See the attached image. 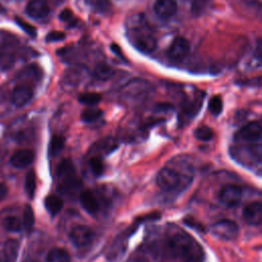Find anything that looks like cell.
Wrapping results in <instances>:
<instances>
[{
	"label": "cell",
	"instance_id": "1",
	"mask_svg": "<svg viewBox=\"0 0 262 262\" xmlns=\"http://www.w3.org/2000/svg\"><path fill=\"white\" fill-rule=\"evenodd\" d=\"M168 248L175 262H203L204 251L201 245L185 231L170 234Z\"/></svg>",
	"mask_w": 262,
	"mask_h": 262
},
{
	"label": "cell",
	"instance_id": "2",
	"mask_svg": "<svg viewBox=\"0 0 262 262\" xmlns=\"http://www.w3.org/2000/svg\"><path fill=\"white\" fill-rule=\"evenodd\" d=\"M128 36L132 45L142 53H150L157 47V39L142 14L130 17Z\"/></svg>",
	"mask_w": 262,
	"mask_h": 262
},
{
	"label": "cell",
	"instance_id": "3",
	"mask_svg": "<svg viewBox=\"0 0 262 262\" xmlns=\"http://www.w3.org/2000/svg\"><path fill=\"white\" fill-rule=\"evenodd\" d=\"M190 177V175H184L173 168L165 167L159 172L157 183L165 191H174L186 186Z\"/></svg>",
	"mask_w": 262,
	"mask_h": 262
},
{
	"label": "cell",
	"instance_id": "4",
	"mask_svg": "<svg viewBox=\"0 0 262 262\" xmlns=\"http://www.w3.org/2000/svg\"><path fill=\"white\" fill-rule=\"evenodd\" d=\"M57 178L58 190L61 193H69L72 190H76V188L80 185L75 168L69 160H64L59 164L57 169Z\"/></svg>",
	"mask_w": 262,
	"mask_h": 262
},
{
	"label": "cell",
	"instance_id": "5",
	"mask_svg": "<svg viewBox=\"0 0 262 262\" xmlns=\"http://www.w3.org/2000/svg\"><path fill=\"white\" fill-rule=\"evenodd\" d=\"M212 232L219 238L225 241L234 239L238 234V226L231 220H220L212 225Z\"/></svg>",
	"mask_w": 262,
	"mask_h": 262
},
{
	"label": "cell",
	"instance_id": "6",
	"mask_svg": "<svg viewBox=\"0 0 262 262\" xmlns=\"http://www.w3.org/2000/svg\"><path fill=\"white\" fill-rule=\"evenodd\" d=\"M189 50H190V44L188 40L185 39L184 37L178 36L172 41L168 49V56L172 60L181 61L188 55Z\"/></svg>",
	"mask_w": 262,
	"mask_h": 262
},
{
	"label": "cell",
	"instance_id": "7",
	"mask_svg": "<svg viewBox=\"0 0 262 262\" xmlns=\"http://www.w3.org/2000/svg\"><path fill=\"white\" fill-rule=\"evenodd\" d=\"M70 238L75 246L83 248L91 244L94 238V232L88 226L78 225L71 230Z\"/></svg>",
	"mask_w": 262,
	"mask_h": 262
},
{
	"label": "cell",
	"instance_id": "8",
	"mask_svg": "<svg viewBox=\"0 0 262 262\" xmlns=\"http://www.w3.org/2000/svg\"><path fill=\"white\" fill-rule=\"evenodd\" d=\"M235 138L238 141L255 142L261 138V125L259 122H250L245 125L237 133Z\"/></svg>",
	"mask_w": 262,
	"mask_h": 262
},
{
	"label": "cell",
	"instance_id": "9",
	"mask_svg": "<svg viewBox=\"0 0 262 262\" xmlns=\"http://www.w3.org/2000/svg\"><path fill=\"white\" fill-rule=\"evenodd\" d=\"M243 190L237 185H225L220 190V200L228 207H235L241 203Z\"/></svg>",
	"mask_w": 262,
	"mask_h": 262
},
{
	"label": "cell",
	"instance_id": "10",
	"mask_svg": "<svg viewBox=\"0 0 262 262\" xmlns=\"http://www.w3.org/2000/svg\"><path fill=\"white\" fill-rule=\"evenodd\" d=\"M178 9L176 0H156L154 3L155 13L164 19L173 16Z\"/></svg>",
	"mask_w": 262,
	"mask_h": 262
},
{
	"label": "cell",
	"instance_id": "11",
	"mask_svg": "<svg viewBox=\"0 0 262 262\" xmlns=\"http://www.w3.org/2000/svg\"><path fill=\"white\" fill-rule=\"evenodd\" d=\"M243 217L251 225H260L262 222V204L254 202L247 205L243 211Z\"/></svg>",
	"mask_w": 262,
	"mask_h": 262
},
{
	"label": "cell",
	"instance_id": "12",
	"mask_svg": "<svg viewBox=\"0 0 262 262\" xmlns=\"http://www.w3.org/2000/svg\"><path fill=\"white\" fill-rule=\"evenodd\" d=\"M33 97V90L28 84H19L15 86L11 93V100L16 106H24Z\"/></svg>",
	"mask_w": 262,
	"mask_h": 262
},
{
	"label": "cell",
	"instance_id": "13",
	"mask_svg": "<svg viewBox=\"0 0 262 262\" xmlns=\"http://www.w3.org/2000/svg\"><path fill=\"white\" fill-rule=\"evenodd\" d=\"M80 203L85 211L90 214H95L99 210V200L94 191L90 189H84L79 194Z\"/></svg>",
	"mask_w": 262,
	"mask_h": 262
},
{
	"label": "cell",
	"instance_id": "14",
	"mask_svg": "<svg viewBox=\"0 0 262 262\" xmlns=\"http://www.w3.org/2000/svg\"><path fill=\"white\" fill-rule=\"evenodd\" d=\"M26 10L33 18H44L50 12V7L46 0H31Z\"/></svg>",
	"mask_w": 262,
	"mask_h": 262
},
{
	"label": "cell",
	"instance_id": "15",
	"mask_svg": "<svg viewBox=\"0 0 262 262\" xmlns=\"http://www.w3.org/2000/svg\"><path fill=\"white\" fill-rule=\"evenodd\" d=\"M18 248L19 245L16 239L6 241L0 250V262H15Z\"/></svg>",
	"mask_w": 262,
	"mask_h": 262
},
{
	"label": "cell",
	"instance_id": "16",
	"mask_svg": "<svg viewBox=\"0 0 262 262\" xmlns=\"http://www.w3.org/2000/svg\"><path fill=\"white\" fill-rule=\"evenodd\" d=\"M34 152L30 149H20L10 158V164L17 169H23L31 165L34 161Z\"/></svg>",
	"mask_w": 262,
	"mask_h": 262
},
{
	"label": "cell",
	"instance_id": "17",
	"mask_svg": "<svg viewBox=\"0 0 262 262\" xmlns=\"http://www.w3.org/2000/svg\"><path fill=\"white\" fill-rule=\"evenodd\" d=\"M15 61L13 48L0 49V69L3 71L9 70Z\"/></svg>",
	"mask_w": 262,
	"mask_h": 262
},
{
	"label": "cell",
	"instance_id": "18",
	"mask_svg": "<svg viewBox=\"0 0 262 262\" xmlns=\"http://www.w3.org/2000/svg\"><path fill=\"white\" fill-rule=\"evenodd\" d=\"M46 262H71V257L64 249L53 248L48 252Z\"/></svg>",
	"mask_w": 262,
	"mask_h": 262
},
{
	"label": "cell",
	"instance_id": "19",
	"mask_svg": "<svg viewBox=\"0 0 262 262\" xmlns=\"http://www.w3.org/2000/svg\"><path fill=\"white\" fill-rule=\"evenodd\" d=\"M44 205H45V208L47 209V211L52 215H56L57 213L60 212V210L62 209V206H63V202L62 200L57 196V195H54V194H51V195H48L46 199H45V202H44Z\"/></svg>",
	"mask_w": 262,
	"mask_h": 262
},
{
	"label": "cell",
	"instance_id": "20",
	"mask_svg": "<svg viewBox=\"0 0 262 262\" xmlns=\"http://www.w3.org/2000/svg\"><path fill=\"white\" fill-rule=\"evenodd\" d=\"M93 75L99 81H106L114 76V70L106 63H98L94 69Z\"/></svg>",
	"mask_w": 262,
	"mask_h": 262
},
{
	"label": "cell",
	"instance_id": "21",
	"mask_svg": "<svg viewBox=\"0 0 262 262\" xmlns=\"http://www.w3.org/2000/svg\"><path fill=\"white\" fill-rule=\"evenodd\" d=\"M18 43L17 38L9 32L0 31V49L14 48Z\"/></svg>",
	"mask_w": 262,
	"mask_h": 262
},
{
	"label": "cell",
	"instance_id": "22",
	"mask_svg": "<svg viewBox=\"0 0 262 262\" xmlns=\"http://www.w3.org/2000/svg\"><path fill=\"white\" fill-rule=\"evenodd\" d=\"M23 226L27 231H30L35 223V216L33 209L30 205H26L23 212Z\"/></svg>",
	"mask_w": 262,
	"mask_h": 262
},
{
	"label": "cell",
	"instance_id": "23",
	"mask_svg": "<svg viewBox=\"0 0 262 262\" xmlns=\"http://www.w3.org/2000/svg\"><path fill=\"white\" fill-rule=\"evenodd\" d=\"M86 4L99 13H106L111 9L110 0H85Z\"/></svg>",
	"mask_w": 262,
	"mask_h": 262
},
{
	"label": "cell",
	"instance_id": "24",
	"mask_svg": "<svg viewBox=\"0 0 262 262\" xmlns=\"http://www.w3.org/2000/svg\"><path fill=\"white\" fill-rule=\"evenodd\" d=\"M2 224H3V226L6 230L12 231V232L19 231L23 227V223H21L20 219L17 218L16 216H7V217H5Z\"/></svg>",
	"mask_w": 262,
	"mask_h": 262
},
{
	"label": "cell",
	"instance_id": "25",
	"mask_svg": "<svg viewBox=\"0 0 262 262\" xmlns=\"http://www.w3.org/2000/svg\"><path fill=\"white\" fill-rule=\"evenodd\" d=\"M25 189L30 199L34 198L35 190H36V175L34 171H30L26 176L25 181Z\"/></svg>",
	"mask_w": 262,
	"mask_h": 262
},
{
	"label": "cell",
	"instance_id": "26",
	"mask_svg": "<svg viewBox=\"0 0 262 262\" xmlns=\"http://www.w3.org/2000/svg\"><path fill=\"white\" fill-rule=\"evenodd\" d=\"M102 115V111L96 107H89L86 108L83 113H82V120L86 123H92L97 121Z\"/></svg>",
	"mask_w": 262,
	"mask_h": 262
},
{
	"label": "cell",
	"instance_id": "27",
	"mask_svg": "<svg viewBox=\"0 0 262 262\" xmlns=\"http://www.w3.org/2000/svg\"><path fill=\"white\" fill-rule=\"evenodd\" d=\"M101 99V95L96 92H87L83 93L79 96V101L81 103L87 104V105H94L98 103Z\"/></svg>",
	"mask_w": 262,
	"mask_h": 262
},
{
	"label": "cell",
	"instance_id": "28",
	"mask_svg": "<svg viewBox=\"0 0 262 262\" xmlns=\"http://www.w3.org/2000/svg\"><path fill=\"white\" fill-rule=\"evenodd\" d=\"M64 145V139L61 136H53L50 140V144H49V154L51 156H55L57 155Z\"/></svg>",
	"mask_w": 262,
	"mask_h": 262
},
{
	"label": "cell",
	"instance_id": "29",
	"mask_svg": "<svg viewBox=\"0 0 262 262\" xmlns=\"http://www.w3.org/2000/svg\"><path fill=\"white\" fill-rule=\"evenodd\" d=\"M210 0H192L191 2V12L193 15L199 16L203 14L209 7Z\"/></svg>",
	"mask_w": 262,
	"mask_h": 262
},
{
	"label": "cell",
	"instance_id": "30",
	"mask_svg": "<svg viewBox=\"0 0 262 262\" xmlns=\"http://www.w3.org/2000/svg\"><path fill=\"white\" fill-rule=\"evenodd\" d=\"M89 166H90L91 172L95 176H100L103 173L104 167H103V163L100 158H97V157L91 158L89 161Z\"/></svg>",
	"mask_w": 262,
	"mask_h": 262
},
{
	"label": "cell",
	"instance_id": "31",
	"mask_svg": "<svg viewBox=\"0 0 262 262\" xmlns=\"http://www.w3.org/2000/svg\"><path fill=\"white\" fill-rule=\"evenodd\" d=\"M222 108H223V103H222L221 97L218 96V95L213 96L210 99V101H209V110H210V112L213 115L218 116L222 112Z\"/></svg>",
	"mask_w": 262,
	"mask_h": 262
},
{
	"label": "cell",
	"instance_id": "32",
	"mask_svg": "<svg viewBox=\"0 0 262 262\" xmlns=\"http://www.w3.org/2000/svg\"><path fill=\"white\" fill-rule=\"evenodd\" d=\"M194 134L198 139L202 141H208L213 137V130L208 126H201L195 130Z\"/></svg>",
	"mask_w": 262,
	"mask_h": 262
},
{
	"label": "cell",
	"instance_id": "33",
	"mask_svg": "<svg viewBox=\"0 0 262 262\" xmlns=\"http://www.w3.org/2000/svg\"><path fill=\"white\" fill-rule=\"evenodd\" d=\"M15 21L17 23V25H18L27 34H29V35L32 36V37H35V36H36V29H35L33 26H31L30 24H28L27 21H25V20H23L21 18H18V17L15 18Z\"/></svg>",
	"mask_w": 262,
	"mask_h": 262
},
{
	"label": "cell",
	"instance_id": "34",
	"mask_svg": "<svg viewBox=\"0 0 262 262\" xmlns=\"http://www.w3.org/2000/svg\"><path fill=\"white\" fill-rule=\"evenodd\" d=\"M64 38V34L62 32H50L47 36H46V41L47 42H53V41H59L62 40Z\"/></svg>",
	"mask_w": 262,
	"mask_h": 262
},
{
	"label": "cell",
	"instance_id": "35",
	"mask_svg": "<svg viewBox=\"0 0 262 262\" xmlns=\"http://www.w3.org/2000/svg\"><path fill=\"white\" fill-rule=\"evenodd\" d=\"M59 18L63 21H67L69 23L70 20H73L74 19V15H73V12L70 10V9H64L60 12L59 14Z\"/></svg>",
	"mask_w": 262,
	"mask_h": 262
},
{
	"label": "cell",
	"instance_id": "36",
	"mask_svg": "<svg viewBox=\"0 0 262 262\" xmlns=\"http://www.w3.org/2000/svg\"><path fill=\"white\" fill-rule=\"evenodd\" d=\"M7 192H8L7 186L4 183H0V202L5 199V196L7 195Z\"/></svg>",
	"mask_w": 262,
	"mask_h": 262
},
{
	"label": "cell",
	"instance_id": "37",
	"mask_svg": "<svg viewBox=\"0 0 262 262\" xmlns=\"http://www.w3.org/2000/svg\"><path fill=\"white\" fill-rule=\"evenodd\" d=\"M0 12H4V9H3V7L0 5Z\"/></svg>",
	"mask_w": 262,
	"mask_h": 262
}]
</instances>
